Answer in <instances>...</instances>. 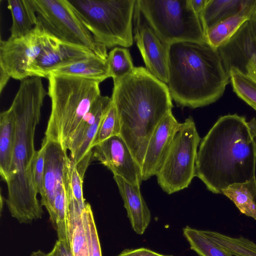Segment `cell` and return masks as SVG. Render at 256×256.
Returning a JSON list of instances; mask_svg holds the SVG:
<instances>
[{
	"label": "cell",
	"mask_w": 256,
	"mask_h": 256,
	"mask_svg": "<svg viewBox=\"0 0 256 256\" xmlns=\"http://www.w3.org/2000/svg\"><path fill=\"white\" fill-rule=\"evenodd\" d=\"M256 120L236 114L220 116L203 138L195 176L215 194L256 176Z\"/></svg>",
	"instance_id": "6da1fadb"
},
{
	"label": "cell",
	"mask_w": 256,
	"mask_h": 256,
	"mask_svg": "<svg viewBox=\"0 0 256 256\" xmlns=\"http://www.w3.org/2000/svg\"><path fill=\"white\" fill-rule=\"evenodd\" d=\"M48 95L42 78L31 76L20 80L10 106L16 116V140L12 163L6 182L8 210L20 224L41 218L42 206L34 186L31 166L36 150L34 139L44 98Z\"/></svg>",
	"instance_id": "7a4b0ae2"
},
{
	"label": "cell",
	"mask_w": 256,
	"mask_h": 256,
	"mask_svg": "<svg viewBox=\"0 0 256 256\" xmlns=\"http://www.w3.org/2000/svg\"><path fill=\"white\" fill-rule=\"evenodd\" d=\"M112 102L120 124V136L141 166L156 128L173 108L168 85L142 66L113 80Z\"/></svg>",
	"instance_id": "3957f363"
},
{
	"label": "cell",
	"mask_w": 256,
	"mask_h": 256,
	"mask_svg": "<svg viewBox=\"0 0 256 256\" xmlns=\"http://www.w3.org/2000/svg\"><path fill=\"white\" fill-rule=\"evenodd\" d=\"M168 86L178 106L192 108L220 98L230 82L218 49L208 43L178 42L168 46Z\"/></svg>",
	"instance_id": "277c9868"
},
{
	"label": "cell",
	"mask_w": 256,
	"mask_h": 256,
	"mask_svg": "<svg viewBox=\"0 0 256 256\" xmlns=\"http://www.w3.org/2000/svg\"><path fill=\"white\" fill-rule=\"evenodd\" d=\"M46 78L51 110L43 140L58 142L66 148L82 118L101 95L100 82L52 74Z\"/></svg>",
	"instance_id": "5b68a950"
},
{
	"label": "cell",
	"mask_w": 256,
	"mask_h": 256,
	"mask_svg": "<svg viewBox=\"0 0 256 256\" xmlns=\"http://www.w3.org/2000/svg\"><path fill=\"white\" fill-rule=\"evenodd\" d=\"M68 1L97 44L107 48L132 45L136 0Z\"/></svg>",
	"instance_id": "8992f818"
},
{
	"label": "cell",
	"mask_w": 256,
	"mask_h": 256,
	"mask_svg": "<svg viewBox=\"0 0 256 256\" xmlns=\"http://www.w3.org/2000/svg\"><path fill=\"white\" fill-rule=\"evenodd\" d=\"M136 5L166 44L206 42L200 18L190 0H136Z\"/></svg>",
	"instance_id": "52a82bcc"
},
{
	"label": "cell",
	"mask_w": 256,
	"mask_h": 256,
	"mask_svg": "<svg viewBox=\"0 0 256 256\" xmlns=\"http://www.w3.org/2000/svg\"><path fill=\"white\" fill-rule=\"evenodd\" d=\"M200 138L192 116L181 123L156 176L168 194L187 188L196 176V162Z\"/></svg>",
	"instance_id": "ba28073f"
},
{
	"label": "cell",
	"mask_w": 256,
	"mask_h": 256,
	"mask_svg": "<svg viewBox=\"0 0 256 256\" xmlns=\"http://www.w3.org/2000/svg\"><path fill=\"white\" fill-rule=\"evenodd\" d=\"M38 24L56 39L86 47L106 60L107 48L97 44L68 0H32Z\"/></svg>",
	"instance_id": "9c48e42d"
},
{
	"label": "cell",
	"mask_w": 256,
	"mask_h": 256,
	"mask_svg": "<svg viewBox=\"0 0 256 256\" xmlns=\"http://www.w3.org/2000/svg\"><path fill=\"white\" fill-rule=\"evenodd\" d=\"M54 38L38 24L22 36L0 40V68L14 80L20 81L30 77L36 60Z\"/></svg>",
	"instance_id": "30bf717a"
},
{
	"label": "cell",
	"mask_w": 256,
	"mask_h": 256,
	"mask_svg": "<svg viewBox=\"0 0 256 256\" xmlns=\"http://www.w3.org/2000/svg\"><path fill=\"white\" fill-rule=\"evenodd\" d=\"M134 39L146 68L162 82H168V45L152 28L141 12L135 6L134 16Z\"/></svg>",
	"instance_id": "8fae6325"
},
{
	"label": "cell",
	"mask_w": 256,
	"mask_h": 256,
	"mask_svg": "<svg viewBox=\"0 0 256 256\" xmlns=\"http://www.w3.org/2000/svg\"><path fill=\"white\" fill-rule=\"evenodd\" d=\"M93 160L99 161L114 175L132 185L140 186L142 180L140 166L120 135L112 136L93 148Z\"/></svg>",
	"instance_id": "7c38bea8"
},
{
	"label": "cell",
	"mask_w": 256,
	"mask_h": 256,
	"mask_svg": "<svg viewBox=\"0 0 256 256\" xmlns=\"http://www.w3.org/2000/svg\"><path fill=\"white\" fill-rule=\"evenodd\" d=\"M42 144L45 145V164L40 204L48 212L50 220L54 226L56 190L58 183L63 180L67 171L69 156L68 150L58 142L42 140Z\"/></svg>",
	"instance_id": "4fadbf2b"
},
{
	"label": "cell",
	"mask_w": 256,
	"mask_h": 256,
	"mask_svg": "<svg viewBox=\"0 0 256 256\" xmlns=\"http://www.w3.org/2000/svg\"><path fill=\"white\" fill-rule=\"evenodd\" d=\"M180 124L170 111L156 126L149 140L140 166L142 181L156 175Z\"/></svg>",
	"instance_id": "5bb4252c"
},
{
	"label": "cell",
	"mask_w": 256,
	"mask_h": 256,
	"mask_svg": "<svg viewBox=\"0 0 256 256\" xmlns=\"http://www.w3.org/2000/svg\"><path fill=\"white\" fill-rule=\"evenodd\" d=\"M94 56H97L86 47L55 38L36 60L30 71V77L47 78L49 72L56 68Z\"/></svg>",
	"instance_id": "9a60e30c"
},
{
	"label": "cell",
	"mask_w": 256,
	"mask_h": 256,
	"mask_svg": "<svg viewBox=\"0 0 256 256\" xmlns=\"http://www.w3.org/2000/svg\"><path fill=\"white\" fill-rule=\"evenodd\" d=\"M124 201L128 217L133 230L142 234L151 220V214L140 191V186L132 185L122 178L114 175Z\"/></svg>",
	"instance_id": "2e32d148"
},
{
	"label": "cell",
	"mask_w": 256,
	"mask_h": 256,
	"mask_svg": "<svg viewBox=\"0 0 256 256\" xmlns=\"http://www.w3.org/2000/svg\"><path fill=\"white\" fill-rule=\"evenodd\" d=\"M256 2V0H250V4L240 12L208 28L204 32L206 43L218 49L227 42L241 26L250 19Z\"/></svg>",
	"instance_id": "e0dca14e"
},
{
	"label": "cell",
	"mask_w": 256,
	"mask_h": 256,
	"mask_svg": "<svg viewBox=\"0 0 256 256\" xmlns=\"http://www.w3.org/2000/svg\"><path fill=\"white\" fill-rule=\"evenodd\" d=\"M16 140V116L10 106L0 114V174L6 182L11 167Z\"/></svg>",
	"instance_id": "ac0fdd59"
},
{
	"label": "cell",
	"mask_w": 256,
	"mask_h": 256,
	"mask_svg": "<svg viewBox=\"0 0 256 256\" xmlns=\"http://www.w3.org/2000/svg\"><path fill=\"white\" fill-rule=\"evenodd\" d=\"M49 74L80 77L95 80L100 82L111 78L106 60H104L97 56L56 68Z\"/></svg>",
	"instance_id": "d6986e66"
},
{
	"label": "cell",
	"mask_w": 256,
	"mask_h": 256,
	"mask_svg": "<svg viewBox=\"0 0 256 256\" xmlns=\"http://www.w3.org/2000/svg\"><path fill=\"white\" fill-rule=\"evenodd\" d=\"M69 210V236L74 256H90L82 217L79 206L70 186L67 188Z\"/></svg>",
	"instance_id": "ffe728a7"
},
{
	"label": "cell",
	"mask_w": 256,
	"mask_h": 256,
	"mask_svg": "<svg viewBox=\"0 0 256 256\" xmlns=\"http://www.w3.org/2000/svg\"><path fill=\"white\" fill-rule=\"evenodd\" d=\"M250 0H208L199 18L204 32L219 22L244 8Z\"/></svg>",
	"instance_id": "44dd1931"
},
{
	"label": "cell",
	"mask_w": 256,
	"mask_h": 256,
	"mask_svg": "<svg viewBox=\"0 0 256 256\" xmlns=\"http://www.w3.org/2000/svg\"><path fill=\"white\" fill-rule=\"evenodd\" d=\"M7 2L12 18L10 38L22 36L37 25V16L32 0H8Z\"/></svg>",
	"instance_id": "7402d4cb"
},
{
	"label": "cell",
	"mask_w": 256,
	"mask_h": 256,
	"mask_svg": "<svg viewBox=\"0 0 256 256\" xmlns=\"http://www.w3.org/2000/svg\"><path fill=\"white\" fill-rule=\"evenodd\" d=\"M241 213L256 220V178L240 184L230 185L222 192Z\"/></svg>",
	"instance_id": "603a6c76"
},
{
	"label": "cell",
	"mask_w": 256,
	"mask_h": 256,
	"mask_svg": "<svg viewBox=\"0 0 256 256\" xmlns=\"http://www.w3.org/2000/svg\"><path fill=\"white\" fill-rule=\"evenodd\" d=\"M68 168L63 180L58 183L56 190L54 210L55 223L54 226L57 232L58 240L70 245L69 236L68 202L66 191Z\"/></svg>",
	"instance_id": "cb8c5ba5"
},
{
	"label": "cell",
	"mask_w": 256,
	"mask_h": 256,
	"mask_svg": "<svg viewBox=\"0 0 256 256\" xmlns=\"http://www.w3.org/2000/svg\"><path fill=\"white\" fill-rule=\"evenodd\" d=\"M112 104L111 98L100 95L84 116L69 140L66 148L72 154L77 149L82 137L88 128L100 118L104 116Z\"/></svg>",
	"instance_id": "d4e9b609"
},
{
	"label": "cell",
	"mask_w": 256,
	"mask_h": 256,
	"mask_svg": "<svg viewBox=\"0 0 256 256\" xmlns=\"http://www.w3.org/2000/svg\"><path fill=\"white\" fill-rule=\"evenodd\" d=\"M210 239L232 256H256V244L242 236L234 238L216 232L204 230Z\"/></svg>",
	"instance_id": "484cf974"
},
{
	"label": "cell",
	"mask_w": 256,
	"mask_h": 256,
	"mask_svg": "<svg viewBox=\"0 0 256 256\" xmlns=\"http://www.w3.org/2000/svg\"><path fill=\"white\" fill-rule=\"evenodd\" d=\"M183 234L190 248L200 256H232L206 236L203 230L187 226L183 228Z\"/></svg>",
	"instance_id": "4316f807"
},
{
	"label": "cell",
	"mask_w": 256,
	"mask_h": 256,
	"mask_svg": "<svg viewBox=\"0 0 256 256\" xmlns=\"http://www.w3.org/2000/svg\"><path fill=\"white\" fill-rule=\"evenodd\" d=\"M229 76L233 91L256 110V83L246 73L235 67L230 68Z\"/></svg>",
	"instance_id": "83f0119b"
},
{
	"label": "cell",
	"mask_w": 256,
	"mask_h": 256,
	"mask_svg": "<svg viewBox=\"0 0 256 256\" xmlns=\"http://www.w3.org/2000/svg\"><path fill=\"white\" fill-rule=\"evenodd\" d=\"M106 62L113 80L128 74L134 68L130 50L126 48L112 49L108 54Z\"/></svg>",
	"instance_id": "f1b7e54d"
},
{
	"label": "cell",
	"mask_w": 256,
	"mask_h": 256,
	"mask_svg": "<svg viewBox=\"0 0 256 256\" xmlns=\"http://www.w3.org/2000/svg\"><path fill=\"white\" fill-rule=\"evenodd\" d=\"M120 124L116 110L114 104L103 118L97 133L92 143V148L106 140L116 135H120Z\"/></svg>",
	"instance_id": "f546056e"
},
{
	"label": "cell",
	"mask_w": 256,
	"mask_h": 256,
	"mask_svg": "<svg viewBox=\"0 0 256 256\" xmlns=\"http://www.w3.org/2000/svg\"><path fill=\"white\" fill-rule=\"evenodd\" d=\"M90 256H102L100 242L90 205L87 203L82 210Z\"/></svg>",
	"instance_id": "4dcf8cb0"
},
{
	"label": "cell",
	"mask_w": 256,
	"mask_h": 256,
	"mask_svg": "<svg viewBox=\"0 0 256 256\" xmlns=\"http://www.w3.org/2000/svg\"><path fill=\"white\" fill-rule=\"evenodd\" d=\"M45 164V145L36 150L33 158L31 170L32 182L37 194L41 195L43 190V181Z\"/></svg>",
	"instance_id": "1f68e13d"
},
{
	"label": "cell",
	"mask_w": 256,
	"mask_h": 256,
	"mask_svg": "<svg viewBox=\"0 0 256 256\" xmlns=\"http://www.w3.org/2000/svg\"><path fill=\"white\" fill-rule=\"evenodd\" d=\"M68 182L72 193L80 208L84 209L86 202L83 196L82 184L74 162L69 156L68 162Z\"/></svg>",
	"instance_id": "d6a6232c"
},
{
	"label": "cell",
	"mask_w": 256,
	"mask_h": 256,
	"mask_svg": "<svg viewBox=\"0 0 256 256\" xmlns=\"http://www.w3.org/2000/svg\"><path fill=\"white\" fill-rule=\"evenodd\" d=\"M242 26L254 48L256 56V2L250 19Z\"/></svg>",
	"instance_id": "836d02e7"
},
{
	"label": "cell",
	"mask_w": 256,
	"mask_h": 256,
	"mask_svg": "<svg viewBox=\"0 0 256 256\" xmlns=\"http://www.w3.org/2000/svg\"><path fill=\"white\" fill-rule=\"evenodd\" d=\"M44 256H74L71 246L66 242L57 240L52 250Z\"/></svg>",
	"instance_id": "e575fe53"
},
{
	"label": "cell",
	"mask_w": 256,
	"mask_h": 256,
	"mask_svg": "<svg viewBox=\"0 0 256 256\" xmlns=\"http://www.w3.org/2000/svg\"><path fill=\"white\" fill-rule=\"evenodd\" d=\"M116 256H173L163 255L144 248L137 249H126Z\"/></svg>",
	"instance_id": "d590c367"
},
{
	"label": "cell",
	"mask_w": 256,
	"mask_h": 256,
	"mask_svg": "<svg viewBox=\"0 0 256 256\" xmlns=\"http://www.w3.org/2000/svg\"><path fill=\"white\" fill-rule=\"evenodd\" d=\"M93 160V149L92 150L88 152L82 160L77 164L76 167L81 177L84 180V174L86 172L88 165Z\"/></svg>",
	"instance_id": "8d00e7d4"
},
{
	"label": "cell",
	"mask_w": 256,
	"mask_h": 256,
	"mask_svg": "<svg viewBox=\"0 0 256 256\" xmlns=\"http://www.w3.org/2000/svg\"><path fill=\"white\" fill-rule=\"evenodd\" d=\"M246 74L256 83V56L254 54L246 66Z\"/></svg>",
	"instance_id": "74e56055"
},
{
	"label": "cell",
	"mask_w": 256,
	"mask_h": 256,
	"mask_svg": "<svg viewBox=\"0 0 256 256\" xmlns=\"http://www.w3.org/2000/svg\"><path fill=\"white\" fill-rule=\"evenodd\" d=\"M207 1L208 0H190L193 10L198 16L204 8Z\"/></svg>",
	"instance_id": "f35d334b"
},
{
	"label": "cell",
	"mask_w": 256,
	"mask_h": 256,
	"mask_svg": "<svg viewBox=\"0 0 256 256\" xmlns=\"http://www.w3.org/2000/svg\"><path fill=\"white\" fill-rule=\"evenodd\" d=\"M9 75L2 68H0V92H2L3 89L6 85L9 79Z\"/></svg>",
	"instance_id": "ab89813d"
},
{
	"label": "cell",
	"mask_w": 256,
	"mask_h": 256,
	"mask_svg": "<svg viewBox=\"0 0 256 256\" xmlns=\"http://www.w3.org/2000/svg\"><path fill=\"white\" fill-rule=\"evenodd\" d=\"M30 256H44V252L40 250L34 252L30 254Z\"/></svg>",
	"instance_id": "60d3db41"
},
{
	"label": "cell",
	"mask_w": 256,
	"mask_h": 256,
	"mask_svg": "<svg viewBox=\"0 0 256 256\" xmlns=\"http://www.w3.org/2000/svg\"><path fill=\"white\" fill-rule=\"evenodd\" d=\"M254 140H255V142H256V134L255 137H254Z\"/></svg>",
	"instance_id": "b9f144b4"
}]
</instances>
